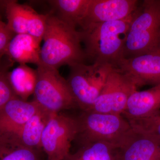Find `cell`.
<instances>
[{"label": "cell", "instance_id": "9", "mask_svg": "<svg viewBox=\"0 0 160 160\" xmlns=\"http://www.w3.org/2000/svg\"><path fill=\"white\" fill-rule=\"evenodd\" d=\"M8 28L15 34H28L41 42L46 30L48 14L38 13L31 7L16 1H3Z\"/></svg>", "mask_w": 160, "mask_h": 160}, {"label": "cell", "instance_id": "8", "mask_svg": "<svg viewBox=\"0 0 160 160\" xmlns=\"http://www.w3.org/2000/svg\"><path fill=\"white\" fill-rule=\"evenodd\" d=\"M137 88L128 76L113 68L97 99L87 111L122 115L129 97Z\"/></svg>", "mask_w": 160, "mask_h": 160}, {"label": "cell", "instance_id": "18", "mask_svg": "<svg viewBox=\"0 0 160 160\" xmlns=\"http://www.w3.org/2000/svg\"><path fill=\"white\" fill-rule=\"evenodd\" d=\"M90 0H51L49 2L60 20L76 28L86 18Z\"/></svg>", "mask_w": 160, "mask_h": 160}, {"label": "cell", "instance_id": "22", "mask_svg": "<svg viewBox=\"0 0 160 160\" xmlns=\"http://www.w3.org/2000/svg\"><path fill=\"white\" fill-rule=\"evenodd\" d=\"M12 63L9 59L0 62V109L15 96L7 78L8 69Z\"/></svg>", "mask_w": 160, "mask_h": 160}, {"label": "cell", "instance_id": "1", "mask_svg": "<svg viewBox=\"0 0 160 160\" xmlns=\"http://www.w3.org/2000/svg\"><path fill=\"white\" fill-rule=\"evenodd\" d=\"M136 11L125 19L89 24L81 28L79 31L86 58L92 63L109 64L116 68L124 58L126 37Z\"/></svg>", "mask_w": 160, "mask_h": 160}, {"label": "cell", "instance_id": "25", "mask_svg": "<svg viewBox=\"0 0 160 160\" xmlns=\"http://www.w3.org/2000/svg\"></svg>", "mask_w": 160, "mask_h": 160}, {"label": "cell", "instance_id": "10", "mask_svg": "<svg viewBox=\"0 0 160 160\" xmlns=\"http://www.w3.org/2000/svg\"><path fill=\"white\" fill-rule=\"evenodd\" d=\"M116 69L125 73L138 88L160 84V49L133 57L123 58Z\"/></svg>", "mask_w": 160, "mask_h": 160}, {"label": "cell", "instance_id": "11", "mask_svg": "<svg viewBox=\"0 0 160 160\" xmlns=\"http://www.w3.org/2000/svg\"><path fill=\"white\" fill-rule=\"evenodd\" d=\"M138 3L137 0H90L87 14L80 27L125 19L136 11Z\"/></svg>", "mask_w": 160, "mask_h": 160}, {"label": "cell", "instance_id": "19", "mask_svg": "<svg viewBox=\"0 0 160 160\" xmlns=\"http://www.w3.org/2000/svg\"><path fill=\"white\" fill-rule=\"evenodd\" d=\"M12 91L17 97L27 101L34 93L37 80V71L26 64H21L7 74Z\"/></svg>", "mask_w": 160, "mask_h": 160}, {"label": "cell", "instance_id": "17", "mask_svg": "<svg viewBox=\"0 0 160 160\" xmlns=\"http://www.w3.org/2000/svg\"><path fill=\"white\" fill-rule=\"evenodd\" d=\"M64 160H121L118 146L102 141L79 145L75 152L69 153Z\"/></svg>", "mask_w": 160, "mask_h": 160}, {"label": "cell", "instance_id": "13", "mask_svg": "<svg viewBox=\"0 0 160 160\" xmlns=\"http://www.w3.org/2000/svg\"><path fill=\"white\" fill-rule=\"evenodd\" d=\"M119 148L121 160H160V140L132 129Z\"/></svg>", "mask_w": 160, "mask_h": 160}, {"label": "cell", "instance_id": "4", "mask_svg": "<svg viewBox=\"0 0 160 160\" xmlns=\"http://www.w3.org/2000/svg\"><path fill=\"white\" fill-rule=\"evenodd\" d=\"M77 119L78 130L75 140L79 145L102 141L119 147L132 129L122 115L84 111Z\"/></svg>", "mask_w": 160, "mask_h": 160}, {"label": "cell", "instance_id": "7", "mask_svg": "<svg viewBox=\"0 0 160 160\" xmlns=\"http://www.w3.org/2000/svg\"><path fill=\"white\" fill-rule=\"evenodd\" d=\"M78 130L77 118L53 113L42 134L41 146L48 160H64L70 153L71 143Z\"/></svg>", "mask_w": 160, "mask_h": 160}, {"label": "cell", "instance_id": "20", "mask_svg": "<svg viewBox=\"0 0 160 160\" xmlns=\"http://www.w3.org/2000/svg\"><path fill=\"white\" fill-rule=\"evenodd\" d=\"M40 152L0 138V160H42Z\"/></svg>", "mask_w": 160, "mask_h": 160}, {"label": "cell", "instance_id": "15", "mask_svg": "<svg viewBox=\"0 0 160 160\" xmlns=\"http://www.w3.org/2000/svg\"><path fill=\"white\" fill-rule=\"evenodd\" d=\"M160 110V84L129 97L122 115L127 120L143 118Z\"/></svg>", "mask_w": 160, "mask_h": 160}, {"label": "cell", "instance_id": "23", "mask_svg": "<svg viewBox=\"0 0 160 160\" xmlns=\"http://www.w3.org/2000/svg\"><path fill=\"white\" fill-rule=\"evenodd\" d=\"M15 35L8 28L6 23L0 20V62L6 57L9 43Z\"/></svg>", "mask_w": 160, "mask_h": 160}, {"label": "cell", "instance_id": "21", "mask_svg": "<svg viewBox=\"0 0 160 160\" xmlns=\"http://www.w3.org/2000/svg\"><path fill=\"white\" fill-rule=\"evenodd\" d=\"M128 121L134 131L160 140V110L148 117Z\"/></svg>", "mask_w": 160, "mask_h": 160}, {"label": "cell", "instance_id": "3", "mask_svg": "<svg viewBox=\"0 0 160 160\" xmlns=\"http://www.w3.org/2000/svg\"><path fill=\"white\" fill-rule=\"evenodd\" d=\"M160 43V0H145L138 8L127 37L124 58L159 49Z\"/></svg>", "mask_w": 160, "mask_h": 160}, {"label": "cell", "instance_id": "6", "mask_svg": "<svg viewBox=\"0 0 160 160\" xmlns=\"http://www.w3.org/2000/svg\"><path fill=\"white\" fill-rule=\"evenodd\" d=\"M36 69L37 80L33 100L40 106L52 113L77 106L67 80L58 69L40 64Z\"/></svg>", "mask_w": 160, "mask_h": 160}, {"label": "cell", "instance_id": "24", "mask_svg": "<svg viewBox=\"0 0 160 160\" xmlns=\"http://www.w3.org/2000/svg\"><path fill=\"white\" fill-rule=\"evenodd\" d=\"M159 49H160V43L159 47Z\"/></svg>", "mask_w": 160, "mask_h": 160}, {"label": "cell", "instance_id": "14", "mask_svg": "<svg viewBox=\"0 0 160 160\" xmlns=\"http://www.w3.org/2000/svg\"><path fill=\"white\" fill-rule=\"evenodd\" d=\"M40 106L14 96L0 109V134L18 129L36 113Z\"/></svg>", "mask_w": 160, "mask_h": 160}, {"label": "cell", "instance_id": "12", "mask_svg": "<svg viewBox=\"0 0 160 160\" xmlns=\"http://www.w3.org/2000/svg\"><path fill=\"white\" fill-rule=\"evenodd\" d=\"M53 113L40 106L36 113L24 125L13 131L0 134V138L41 151L42 134Z\"/></svg>", "mask_w": 160, "mask_h": 160}, {"label": "cell", "instance_id": "16", "mask_svg": "<svg viewBox=\"0 0 160 160\" xmlns=\"http://www.w3.org/2000/svg\"><path fill=\"white\" fill-rule=\"evenodd\" d=\"M40 42L28 34H16L9 43L6 57L19 65L41 64Z\"/></svg>", "mask_w": 160, "mask_h": 160}, {"label": "cell", "instance_id": "5", "mask_svg": "<svg viewBox=\"0 0 160 160\" xmlns=\"http://www.w3.org/2000/svg\"><path fill=\"white\" fill-rule=\"evenodd\" d=\"M69 67L67 80L69 88L78 107L87 111L97 99L113 67L97 62L78 63Z\"/></svg>", "mask_w": 160, "mask_h": 160}, {"label": "cell", "instance_id": "2", "mask_svg": "<svg viewBox=\"0 0 160 160\" xmlns=\"http://www.w3.org/2000/svg\"><path fill=\"white\" fill-rule=\"evenodd\" d=\"M43 40L41 64L58 69L63 65L84 63L86 59L79 30L52 13L48 14Z\"/></svg>", "mask_w": 160, "mask_h": 160}]
</instances>
